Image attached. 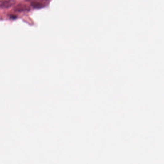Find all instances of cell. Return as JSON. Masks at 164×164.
<instances>
[{
	"instance_id": "cell-3",
	"label": "cell",
	"mask_w": 164,
	"mask_h": 164,
	"mask_svg": "<svg viewBox=\"0 0 164 164\" xmlns=\"http://www.w3.org/2000/svg\"><path fill=\"white\" fill-rule=\"evenodd\" d=\"M30 8L27 6L24 5H18L14 8V10L18 12H23V11H28Z\"/></svg>"
},
{
	"instance_id": "cell-1",
	"label": "cell",
	"mask_w": 164,
	"mask_h": 164,
	"mask_svg": "<svg viewBox=\"0 0 164 164\" xmlns=\"http://www.w3.org/2000/svg\"><path fill=\"white\" fill-rule=\"evenodd\" d=\"M16 3L14 0H3L0 1V8L6 9L11 7Z\"/></svg>"
},
{
	"instance_id": "cell-4",
	"label": "cell",
	"mask_w": 164,
	"mask_h": 164,
	"mask_svg": "<svg viewBox=\"0 0 164 164\" xmlns=\"http://www.w3.org/2000/svg\"><path fill=\"white\" fill-rule=\"evenodd\" d=\"M11 18L12 19H15V18H16V16L14 15H11Z\"/></svg>"
},
{
	"instance_id": "cell-5",
	"label": "cell",
	"mask_w": 164,
	"mask_h": 164,
	"mask_svg": "<svg viewBox=\"0 0 164 164\" xmlns=\"http://www.w3.org/2000/svg\"><path fill=\"white\" fill-rule=\"evenodd\" d=\"M32 0H26V1H31Z\"/></svg>"
},
{
	"instance_id": "cell-2",
	"label": "cell",
	"mask_w": 164,
	"mask_h": 164,
	"mask_svg": "<svg viewBox=\"0 0 164 164\" xmlns=\"http://www.w3.org/2000/svg\"><path fill=\"white\" fill-rule=\"evenodd\" d=\"M43 1V0H39L38 1L32 2L31 6L35 9H41L45 6V5L42 2Z\"/></svg>"
}]
</instances>
